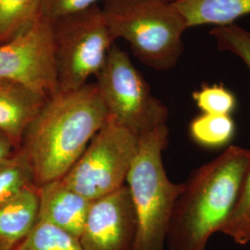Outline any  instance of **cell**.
Masks as SVG:
<instances>
[{"mask_svg": "<svg viewBox=\"0 0 250 250\" xmlns=\"http://www.w3.org/2000/svg\"><path fill=\"white\" fill-rule=\"evenodd\" d=\"M107 119L96 83L49 97L28 126L20 147L31 163L35 186L62 178Z\"/></svg>", "mask_w": 250, "mask_h": 250, "instance_id": "1", "label": "cell"}, {"mask_svg": "<svg viewBox=\"0 0 250 250\" xmlns=\"http://www.w3.org/2000/svg\"><path fill=\"white\" fill-rule=\"evenodd\" d=\"M250 163V149L230 146L193 170L174 206L166 238L170 250H206L231 213Z\"/></svg>", "mask_w": 250, "mask_h": 250, "instance_id": "2", "label": "cell"}, {"mask_svg": "<svg viewBox=\"0 0 250 250\" xmlns=\"http://www.w3.org/2000/svg\"><path fill=\"white\" fill-rule=\"evenodd\" d=\"M169 134L164 125L138 137V150L125 182L137 224L133 250H165L174 206L184 189V184L172 183L164 169L162 153Z\"/></svg>", "mask_w": 250, "mask_h": 250, "instance_id": "3", "label": "cell"}, {"mask_svg": "<svg viewBox=\"0 0 250 250\" xmlns=\"http://www.w3.org/2000/svg\"><path fill=\"white\" fill-rule=\"evenodd\" d=\"M114 40L124 39L134 56L157 71L175 67L188 28L172 3L164 0H106L101 8Z\"/></svg>", "mask_w": 250, "mask_h": 250, "instance_id": "4", "label": "cell"}, {"mask_svg": "<svg viewBox=\"0 0 250 250\" xmlns=\"http://www.w3.org/2000/svg\"><path fill=\"white\" fill-rule=\"evenodd\" d=\"M50 25L58 92L79 89L99 74L113 45L102 9L95 6Z\"/></svg>", "mask_w": 250, "mask_h": 250, "instance_id": "5", "label": "cell"}, {"mask_svg": "<svg viewBox=\"0 0 250 250\" xmlns=\"http://www.w3.org/2000/svg\"><path fill=\"white\" fill-rule=\"evenodd\" d=\"M96 77L107 118L117 125L137 137L167 125L168 108L152 94L141 72L118 45L111 46Z\"/></svg>", "mask_w": 250, "mask_h": 250, "instance_id": "6", "label": "cell"}, {"mask_svg": "<svg viewBox=\"0 0 250 250\" xmlns=\"http://www.w3.org/2000/svg\"><path fill=\"white\" fill-rule=\"evenodd\" d=\"M137 150L138 137L107 118L61 180L67 188L94 201L125 185Z\"/></svg>", "mask_w": 250, "mask_h": 250, "instance_id": "7", "label": "cell"}, {"mask_svg": "<svg viewBox=\"0 0 250 250\" xmlns=\"http://www.w3.org/2000/svg\"><path fill=\"white\" fill-rule=\"evenodd\" d=\"M0 79L18 81L48 97L58 93L49 23L38 20L24 35L0 45Z\"/></svg>", "mask_w": 250, "mask_h": 250, "instance_id": "8", "label": "cell"}, {"mask_svg": "<svg viewBox=\"0 0 250 250\" xmlns=\"http://www.w3.org/2000/svg\"><path fill=\"white\" fill-rule=\"evenodd\" d=\"M136 230L134 205L125 184L92 201L79 240L83 250H133Z\"/></svg>", "mask_w": 250, "mask_h": 250, "instance_id": "9", "label": "cell"}, {"mask_svg": "<svg viewBox=\"0 0 250 250\" xmlns=\"http://www.w3.org/2000/svg\"><path fill=\"white\" fill-rule=\"evenodd\" d=\"M45 93L10 79H0V131L20 148L24 133L48 99Z\"/></svg>", "mask_w": 250, "mask_h": 250, "instance_id": "10", "label": "cell"}, {"mask_svg": "<svg viewBox=\"0 0 250 250\" xmlns=\"http://www.w3.org/2000/svg\"><path fill=\"white\" fill-rule=\"evenodd\" d=\"M91 203L59 179L39 188L38 220L46 221L80 239Z\"/></svg>", "mask_w": 250, "mask_h": 250, "instance_id": "11", "label": "cell"}, {"mask_svg": "<svg viewBox=\"0 0 250 250\" xmlns=\"http://www.w3.org/2000/svg\"><path fill=\"white\" fill-rule=\"evenodd\" d=\"M39 214V188L28 186L0 205V250H15L34 229Z\"/></svg>", "mask_w": 250, "mask_h": 250, "instance_id": "12", "label": "cell"}, {"mask_svg": "<svg viewBox=\"0 0 250 250\" xmlns=\"http://www.w3.org/2000/svg\"><path fill=\"white\" fill-rule=\"evenodd\" d=\"M171 3L188 28L228 26L250 14V0H176Z\"/></svg>", "mask_w": 250, "mask_h": 250, "instance_id": "13", "label": "cell"}, {"mask_svg": "<svg viewBox=\"0 0 250 250\" xmlns=\"http://www.w3.org/2000/svg\"><path fill=\"white\" fill-rule=\"evenodd\" d=\"M42 0H0V45L24 35L39 20Z\"/></svg>", "mask_w": 250, "mask_h": 250, "instance_id": "14", "label": "cell"}, {"mask_svg": "<svg viewBox=\"0 0 250 250\" xmlns=\"http://www.w3.org/2000/svg\"><path fill=\"white\" fill-rule=\"evenodd\" d=\"M236 125L231 115L201 113L189 124L188 133L194 143L207 149H218L231 143Z\"/></svg>", "mask_w": 250, "mask_h": 250, "instance_id": "15", "label": "cell"}, {"mask_svg": "<svg viewBox=\"0 0 250 250\" xmlns=\"http://www.w3.org/2000/svg\"><path fill=\"white\" fill-rule=\"evenodd\" d=\"M31 185H35L31 163L19 148L9 160L0 164V205Z\"/></svg>", "mask_w": 250, "mask_h": 250, "instance_id": "16", "label": "cell"}, {"mask_svg": "<svg viewBox=\"0 0 250 250\" xmlns=\"http://www.w3.org/2000/svg\"><path fill=\"white\" fill-rule=\"evenodd\" d=\"M15 250H83L80 240L44 220H37L32 232Z\"/></svg>", "mask_w": 250, "mask_h": 250, "instance_id": "17", "label": "cell"}, {"mask_svg": "<svg viewBox=\"0 0 250 250\" xmlns=\"http://www.w3.org/2000/svg\"><path fill=\"white\" fill-rule=\"evenodd\" d=\"M218 232L229 236L238 245L250 243V163L233 208Z\"/></svg>", "mask_w": 250, "mask_h": 250, "instance_id": "18", "label": "cell"}, {"mask_svg": "<svg viewBox=\"0 0 250 250\" xmlns=\"http://www.w3.org/2000/svg\"><path fill=\"white\" fill-rule=\"evenodd\" d=\"M192 98L202 113L231 115L237 107L236 97L223 84H203Z\"/></svg>", "mask_w": 250, "mask_h": 250, "instance_id": "19", "label": "cell"}, {"mask_svg": "<svg viewBox=\"0 0 250 250\" xmlns=\"http://www.w3.org/2000/svg\"><path fill=\"white\" fill-rule=\"evenodd\" d=\"M221 51L235 55L250 72V31L237 24L215 27L209 33Z\"/></svg>", "mask_w": 250, "mask_h": 250, "instance_id": "20", "label": "cell"}, {"mask_svg": "<svg viewBox=\"0 0 250 250\" xmlns=\"http://www.w3.org/2000/svg\"><path fill=\"white\" fill-rule=\"evenodd\" d=\"M106 0H42L39 20L51 24L54 21L99 6Z\"/></svg>", "mask_w": 250, "mask_h": 250, "instance_id": "21", "label": "cell"}, {"mask_svg": "<svg viewBox=\"0 0 250 250\" xmlns=\"http://www.w3.org/2000/svg\"><path fill=\"white\" fill-rule=\"evenodd\" d=\"M18 148L9 136L0 131V164L9 160Z\"/></svg>", "mask_w": 250, "mask_h": 250, "instance_id": "22", "label": "cell"}, {"mask_svg": "<svg viewBox=\"0 0 250 250\" xmlns=\"http://www.w3.org/2000/svg\"><path fill=\"white\" fill-rule=\"evenodd\" d=\"M164 1H167V2H174V1H176V0H164Z\"/></svg>", "mask_w": 250, "mask_h": 250, "instance_id": "23", "label": "cell"}]
</instances>
